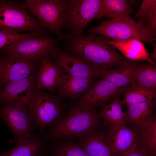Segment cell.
Listing matches in <instances>:
<instances>
[{"label": "cell", "instance_id": "cell-1", "mask_svg": "<svg viewBox=\"0 0 156 156\" xmlns=\"http://www.w3.org/2000/svg\"><path fill=\"white\" fill-rule=\"evenodd\" d=\"M107 38L95 33L77 36L63 34L66 50L81 58L95 68L105 71L126 60L116 48L106 42Z\"/></svg>", "mask_w": 156, "mask_h": 156}, {"label": "cell", "instance_id": "cell-2", "mask_svg": "<svg viewBox=\"0 0 156 156\" xmlns=\"http://www.w3.org/2000/svg\"><path fill=\"white\" fill-rule=\"evenodd\" d=\"M102 123L97 109L75 103L66 115L44 136L47 141L62 138H82L99 130Z\"/></svg>", "mask_w": 156, "mask_h": 156}, {"label": "cell", "instance_id": "cell-3", "mask_svg": "<svg viewBox=\"0 0 156 156\" xmlns=\"http://www.w3.org/2000/svg\"><path fill=\"white\" fill-rule=\"evenodd\" d=\"M71 105L64 104L57 96L37 88L27 105L31 120L41 132L53 127L67 114Z\"/></svg>", "mask_w": 156, "mask_h": 156}, {"label": "cell", "instance_id": "cell-4", "mask_svg": "<svg viewBox=\"0 0 156 156\" xmlns=\"http://www.w3.org/2000/svg\"><path fill=\"white\" fill-rule=\"evenodd\" d=\"M46 29L23 3L15 0H0V31L23 33Z\"/></svg>", "mask_w": 156, "mask_h": 156}, {"label": "cell", "instance_id": "cell-5", "mask_svg": "<svg viewBox=\"0 0 156 156\" xmlns=\"http://www.w3.org/2000/svg\"><path fill=\"white\" fill-rule=\"evenodd\" d=\"M90 33L98 34L116 41L135 39L155 45V38L152 37L143 25L130 16L111 19L102 22L92 27L88 30Z\"/></svg>", "mask_w": 156, "mask_h": 156}, {"label": "cell", "instance_id": "cell-6", "mask_svg": "<svg viewBox=\"0 0 156 156\" xmlns=\"http://www.w3.org/2000/svg\"><path fill=\"white\" fill-rule=\"evenodd\" d=\"M0 119L11 130L16 145L36 139V128L29 117L27 106L13 102L0 104Z\"/></svg>", "mask_w": 156, "mask_h": 156}, {"label": "cell", "instance_id": "cell-7", "mask_svg": "<svg viewBox=\"0 0 156 156\" xmlns=\"http://www.w3.org/2000/svg\"><path fill=\"white\" fill-rule=\"evenodd\" d=\"M68 0H26L22 3L46 29L57 34L62 41V30L65 26Z\"/></svg>", "mask_w": 156, "mask_h": 156}, {"label": "cell", "instance_id": "cell-8", "mask_svg": "<svg viewBox=\"0 0 156 156\" xmlns=\"http://www.w3.org/2000/svg\"><path fill=\"white\" fill-rule=\"evenodd\" d=\"M51 36L31 37L11 43L2 48L8 55H14L34 62L48 56L58 45Z\"/></svg>", "mask_w": 156, "mask_h": 156}, {"label": "cell", "instance_id": "cell-9", "mask_svg": "<svg viewBox=\"0 0 156 156\" xmlns=\"http://www.w3.org/2000/svg\"><path fill=\"white\" fill-rule=\"evenodd\" d=\"M101 0H68L66 13L65 27L74 35H83L86 27L97 18Z\"/></svg>", "mask_w": 156, "mask_h": 156}, {"label": "cell", "instance_id": "cell-10", "mask_svg": "<svg viewBox=\"0 0 156 156\" xmlns=\"http://www.w3.org/2000/svg\"><path fill=\"white\" fill-rule=\"evenodd\" d=\"M55 63L71 75L86 78L101 77L104 71L98 69L81 58L58 47L49 55Z\"/></svg>", "mask_w": 156, "mask_h": 156}, {"label": "cell", "instance_id": "cell-11", "mask_svg": "<svg viewBox=\"0 0 156 156\" xmlns=\"http://www.w3.org/2000/svg\"><path fill=\"white\" fill-rule=\"evenodd\" d=\"M38 70L26 78L1 87L0 104L13 102L27 106L37 88L35 82Z\"/></svg>", "mask_w": 156, "mask_h": 156}, {"label": "cell", "instance_id": "cell-12", "mask_svg": "<svg viewBox=\"0 0 156 156\" xmlns=\"http://www.w3.org/2000/svg\"><path fill=\"white\" fill-rule=\"evenodd\" d=\"M39 66L20 57L8 55L1 58L0 87L27 78L38 70Z\"/></svg>", "mask_w": 156, "mask_h": 156}, {"label": "cell", "instance_id": "cell-13", "mask_svg": "<svg viewBox=\"0 0 156 156\" xmlns=\"http://www.w3.org/2000/svg\"><path fill=\"white\" fill-rule=\"evenodd\" d=\"M105 133L109 142L114 156H122L140 144L138 130L127 125L108 126Z\"/></svg>", "mask_w": 156, "mask_h": 156}, {"label": "cell", "instance_id": "cell-14", "mask_svg": "<svg viewBox=\"0 0 156 156\" xmlns=\"http://www.w3.org/2000/svg\"><path fill=\"white\" fill-rule=\"evenodd\" d=\"M122 90V89L102 78L96 82L75 104L97 109L120 94Z\"/></svg>", "mask_w": 156, "mask_h": 156}, {"label": "cell", "instance_id": "cell-15", "mask_svg": "<svg viewBox=\"0 0 156 156\" xmlns=\"http://www.w3.org/2000/svg\"><path fill=\"white\" fill-rule=\"evenodd\" d=\"M98 78H86L64 73L57 86L58 95L61 100L68 99L75 101L96 82Z\"/></svg>", "mask_w": 156, "mask_h": 156}, {"label": "cell", "instance_id": "cell-16", "mask_svg": "<svg viewBox=\"0 0 156 156\" xmlns=\"http://www.w3.org/2000/svg\"><path fill=\"white\" fill-rule=\"evenodd\" d=\"M36 81L37 89L47 90L51 94L56 91L58 84L65 71L60 66L47 56L41 60Z\"/></svg>", "mask_w": 156, "mask_h": 156}, {"label": "cell", "instance_id": "cell-17", "mask_svg": "<svg viewBox=\"0 0 156 156\" xmlns=\"http://www.w3.org/2000/svg\"><path fill=\"white\" fill-rule=\"evenodd\" d=\"M140 64L126 60L115 68L104 71L101 77L122 89L135 82Z\"/></svg>", "mask_w": 156, "mask_h": 156}, {"label": "cell", "instance_id": "cell-18", "mask_svg": "<svg viewBox=\"0 0 156 156\" xmlns=\"http://www.w3.org/2000/svg\"><path fill=\"white\" fill-rule=\"evenodd\" d=\"M80 139L79 144L89 156H114L105 132L96 130Z\"/></svg>", "mask_w": 156, "mask_h": 156}, {"label": "cell", "instance_id": "cell-19", "mask_svg": "<svg viewBox=\"0 0 156 156\" xmlns=\"http://www.w3.org/2000/svg\"><path fill=\"white\" fill-rule=\"evenodd\" d=\"M120 94L113 97L109 103L101 107L99 114L103 124L108 126L118 127L127 125L125 112Z\"/></svg>", "mask_w": 156, "mask_h": 156}, {"label": "cell", "instance_id": "cell-20", "mask_svg": "<svg viewBox=\"0 0 156 156\" xmlns=\"http://www.w3.org/2000/svg\"><path fill=\"white\" fill-rule=\"evenodd\" d=\"M106 42L119 50L125 56L132 60H145L155 63L150 56L143 43L135 39H130L120 41L110 40Z\"/></svg>", "mask_w": 156, "mask_h": 156}, {"label": "cell", "instance_id": "cell-21", "mask_svg": "<svg viewBox=\"0 0 156 156\" xmlns=\"http://www.w3.org/2000/svg\"><path fill=\"white\" fill-rule=\"evenodd\" d=\"M133 10L130 1L126 0H101L97 18L103 17L116 19L130 16Z\"/></svg>", "mask_w": 156, "mask_h": 156}, {"label": "cell", "instance_id": "cell-22", "mask_svg": "<svg viewBox=\"0 0 156 156\" xmlns=\"http://www.w3.org/2000/svg\"><path fill=\"white\" fill-rule=\"evenodd\" d=\"M155 103L153 100L127 107L125 112L127 125L138 129L153 114Z\"/></svg>", "mask_w": 156, "mask_h": 156}, {"label": "cell", "instance_id": "cell-23", "mask_svg": "<svg viewBox=\"0 0 156 156\" xmlns=\"http://www.w3.org/2000/svg\"><path fill=\"white\" fill-rule=\"evenodd\" d=\"M140 144L145 149L149 156L156 155V116L155 113L138 129Z\"/></svg>", "mask_w": 156, "mask_h": 156}, {"label": "cell", "instance_id": "cell-24", "mask_svg": "<svg viewBox=\"0 0 156 156\" xmlns=\"http://www.w3.org/2000/svg\"><path fill=\"white\" fill-rule=\"evenodd\" d=\"M122 92L124 94L122 102L127 107L153 100L156 97V92L135 84L122 89Z\"/></svg>", "mask_w": 156, "mask_h": 156}, {"label": "cell", "instance_id": "cell-25", "mask_svg": "<svg viewBox=\"0 0 156 156\" xmlns=\"http://www.w3.org/2000/svg\"><path fill=\"white\" fill-rule=\"evenodd\" d=\"M156 92V66L155 63L140 64L133 83Z\"/></svg>", "mask_w": 156, "mask_h": 156}, {"label": "cell", "instance_id": "cell-26", "mask_svg": "<svg viewBox=\"0 0 156 156\" xmlns=\"http://www.w3.org/2000/svg\"><path fill=\"white\" fill-rule=\"evenodd\" d=\"M43 144L42 141L36 139L30 143L16 145L8 151H0V156H37Z\"/></svg>", "mask_w": 156, "mask_h": 156}, {"label": "cell", "instance_id": "cell-27", "mask_svg": "<svg viewBox=\"0 0 156 156\" xmlns=\"http://www.w3.org/2000/svg\"><path fill=\"white\" fill-rule=\"evenodd\" d=\"M54 150L55 156H89L79 143L61 144L56 146Z\"/></svg>", "mask_w": 156, "mask_h": 156}, {"label": "cell", "instance_id": "cell-28", "mask_svg": "<svg viewBox=\"0 0 156 156\" xmlns=\"http://www.w3.org/2000/svg\"><path fill=\"white\" fill-rule=\"evenodd\" d=\"M43 33L40 31L30 32L27 33L15 34L0 31V49L16 41L31 37L42 36Z\"/></svg>", "mask_w": 156, "mask_h": 156}, {"label": "cell", "instance_id": "cell-29", "mask_svg": "<svg viewBox=\"0 0 156 156\" xmlns=\"http://www.w3.org/2000/svg\"><path fill=\"white\" fill-rule=\"evenodd\" d=\"M155 10L156 0H144L135 15V18H138V21L143 25L144 22L147 17Z\"/></svg>", "mask_w": 156, "mask_h": 156}, {"label": "cell", "instance_id": "cell-30", "mask_svg": "<svg viewBox=\"0 0 156 156\" xmlns=\"http://www.w3.org/2000/svg\"><path fill=\"white\" fill-rule=\"evenodd\" d=\"M144 27L151 36L155 38L156 33V10L153 11L145 19ZM144 25V24H143Z\"/></svg>", "mask_w": 156, "mask_h": 156}, {"label": "cell", "instance_id": "cell-31", "mask_svg": "<svg viewBox=\"0 0 156 156\" xmlns=\"http://www.w3.org/2000/svg\"><path fill=\"white\" fill-rule=\"evenodd\" d=\"M122 156H149L144 148L140 144Z\"/></svg>", "mask_w": 156, "mask_h": 156}, {"label": "cell", "instance_id": "cell-32", "mask_svg": "<svg viewBox=\"0 0 156 156\" xmlns=\"http://www.w3.org/2000/svg\"><path fill=\"white\" fill-rule=\"evenodd\" d=\"M155 47V48L154 50L153 51V53L151 55V58L154 61L156 59V44L154 46Z\"/></svg>", "mask_w": 156, "mask_h": 156}, {"label": "cell", "instance_id": "cell-33", "mask_svg": "<svg viewBox=\"0 0 156 156\" xmlns=\"http://www.w3.org/2000/svg\"><path fill=\"white\" fill-rule=\"evenodd\" d=\"M1 58L0 57V73L1 67Z\"/></svg>", "mask_w": 156, "mask_h": 156}, {"label": "cell", "instance_id": "cell-34", "mask_svg": "<svg viewBox=\"0 0 156 156\" xmlns=\"http://www.w3.org/2000/svg\"><path fill=\"white\" fill-rule=\"evenodd\" d=\"M37 156H44L42 154H39Z\"/></svg>", "mask_w": 156, "mask_h": 156}]
</instances>
